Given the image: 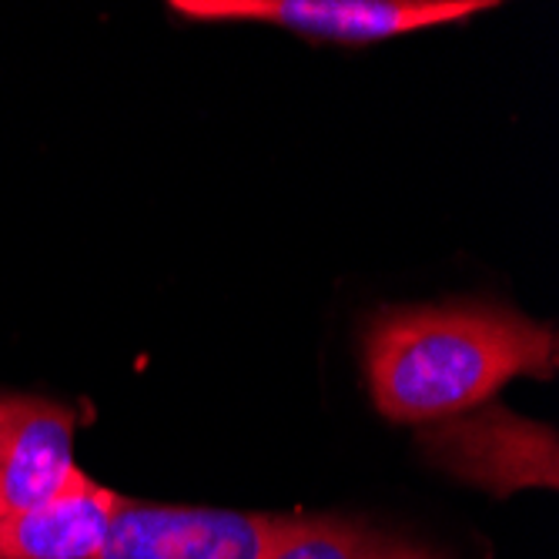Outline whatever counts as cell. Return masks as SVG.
Returning a JSON list of instances; mask_svg holds the SVG:
<instances>
[{"label": "cell", "instance_id": "obj_1", "mask_svg": "<svg viewBox=\"0 0 559 559\" xmlns=\"http://www.w3.org/2000/svg\"><path fill=\"white\" fill-rule=\"evenodd\" d=\"M556 369V329L496 305L392 309L366 332L369 389L392 423L463 416L510 379H552Z\"/></svg>", "mask_w": 559, "mask_h": 559}, {"label": "cell", "instance_id": "obj_2", "mask_svg": "<svg viewBox=\"0 0 559 559\" xmlns=\"http://www.w3.org/2000/svg\"><path fill=\"white\" fill-rule=\"evenodd\" d=\"M322 523L325 516L201 510L121 496L108 536L91 559H272Z\"/></svg>", "mask_w": 559, "mask_h": 559}, {"label": "cell", "instance_id": "obj_3", "mask_svg": "<svg viewBox=\"0 0 559 559\" xmlns=\"http://www.w3.org/2000/svg\"><path fill=\"white\" fill-rule=\"evenodd\" d=\"M489 0H171L191 21L275 24L312 40L372 44L492 11Z\"/></svg>", "mask_w": 559, "mask_h": 559}, {"label": "cell", "instance_id": "obj_4", "mask_svg": "<svg viewBox=\"0 0 559 559\" xmlns=\"http://www.w3.org/2000/svg\"><path fill=\"white\" fill-rule=\"evenodd\" d=\"M419 442L439 469L492 496L559 483L556 432L499 405L429 423Z\"/></svg>", "mask_w": 559, "mask_h": 559}, {"label": "cell", "instance_id": "obj_5", "mask_svg": "<svg viewBox=\"0 0 559 559\" xmlns=\"http://www.w3.org/2000/svg\"><path fill=\"white\" fill-rule=\"evenodd\" d=\"M74 466V413L37 395H0V520L58 499Z\"/></svg>", "mask_w": 559, "mask_h": 559}, {"label": "cell", "instance_id": "obj_6", "mask_svg": "<svg viewBox=\"0 0 559 559\" xmlns=\"http://www.w3.org/2000/svg\"><path fill=\"white\" fill-rule=\"evenodd\" d=\"M121 492L78 476L58 499L0 520V559H91L108 536Z\"/></svg>", "mask_w": 559, "mask_h": 559}, {"label": "cell", "instance_id": "obj_7", "mask_svg": "<svg viewBox=\"0 0 559 559\" xmlns=\"http://www.w3.org/2000/svg\"><path fill=\"white\" fill-rule=\"evenodd\" d=\"M272 559H442L416 543H405L355 520L325 516L319 530L288 543Z\"/></svg>", "mask_w": 559, "mask_h": 559}]
</instances>
